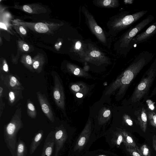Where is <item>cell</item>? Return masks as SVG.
I'll return each mask as SVG.
<instances>
[{
    "label": "cell",
    "instance_id": "1",
    "mask_svg": "<svg viewBox=\"0 0 156 156\" xmlns=\"http://www.w3.org/2000/svg\"><path fill=\"white\" fill-rule=\"evenodd\" d=\"M21 118V109L19 108L10 121L4 126L5 142L12 156H16L17 133L23 126Z\"/></svg>",
    "mask_w": 156,
    "mask_h": 156
},
{
    "label": "cell",
    "instance_id": "2",
    "mask_svg": "<svg viewBox=\"0 0 156 156\" xmlns=\"http://www.w3.org/2000/svg\"><path fill=\"white\" fill-rule=\"evenodd\" d=\"M154 18L153 16L149 15L135 26L131 27L118 41L117 44L119 47L124 50H129L133 39L143 28L152 21Z\"/></svg>",
    "mask_w": 156,
    "mask_h": 156
},
{
    "label": "cell",
    "instance_id": "3",
    "mask_svg": "<svg viewBox=\"0 0 156 156\" xmlns=\"http://www.w3.org/2000/svg\"><path fill=\"white\" fill-rule=\"evenodd\" d=\"M147 11H142L134 13L124 15L112 21L109 26L114 32H119L130 26L144 16Z\"/></svg>",
    "mask_w": 156,
    "mask_h": 156
},
{
    "label": "cell",
    "instance_id": "4",
    "mask_svg": "<svg viewBox=\"0 0 156 156\" xmlns=\"http://www.w3.org/2000/svg\"><path fill=\"white\" fill-rule=\"evenodd\" d=\"M83 11L92 32L101 42L104 44H107V39L104 31L98 25L93 16L84 8H83Z\"/></svg>",
    "mask_w": 156,
    "mask_h": 156
},
{
    "label": "cell",
    "instance_id": "5",
    "mask_svg": "<svg viewBox=\"0 0 156 156\" xmlns=\"http://www.w3.org/2000/svg\"><path fill=\"white\" fill-rule=\"evenodd\" d=\"M54 87L53 90L54 98L57 106L60 108H64V96L62 84L58 76H53Z\"/></svg>",
    "mask_w": 156,
    "mask_h": 156
},
{
    "label": "cell",
    "instance_id": "6",
    "mask_svg": "<svg viewBox=\"0 0 156 156\" xmlns=\"http://www.w3.org/2000/svg\"><path fill=\"white\" fill-rule=\"evenodd\" d=\"M37 97L42 110L48 119L52 122L55 119L51 106L46 97L39 91L37 93Z\"/></svg>",
    "mask_w": 156,
    "mask_h": 156
},
{
    "label": "cell",
    "instance_id": "7",
    "mask_svg": "<svg viewBox=\"0 0 156 156\" xmlns=\"http://www.w3.org/2000/svg\"><path fill=\"white\" fill-rule=\"evenodd\" d=\"M55 150V156H58L66 140L67 135L65 129L62 126L55 128L54 131Z\"/></svg>",
    "mask_w": 156,
    "mask_h": 156
},
{
    "label": "cell",
    "instance_id": "8",
    "mask_svg": "<svg viewBox=\"0 0 156 156\" xmlns=\"http://www.w3.org/2000/svg\"><path fill=\"white\" fill-rule=\"evenodd\" d=\"M154 72H150L147 76L138 85L135 93V100H139L146 92L154 78Z\"/></svg>",
    "mask_w": 156,
    "mask_h": 156
},
{
    "label": "cell",
    "instance_id": "9",
    "mask_svg": "<svg viewBox=\"0 0 156 156\" xmlns=\"http://www.w3.org/2000/svg\"><path fill=\"white\" fill-rule=\"evenodd\" d=\"M156 33V22L153 23L144 32L137 35L131 42L130 48L133 45L144 42Z\"/></svg>",
    "mask_w": 156,
    "mask_h": 156
},
{
    "label": "cell",
    "instance_id": "10",
    "mask_svg": "<svg viewBox=\"0 0 156 156\" xmlns=\"http://www.w3.org/2000/svg\"><path fill=\"white\" fill-rule=\"evenodd\" d=\"M54 131H51L46 138L42 149L41 156H51L55 141Z\"/></svg>",
    "mask_w": 156,
    "mask_h": 156
},
{
    "label": "cell",
    "instance_id": "11",
    "mask_svg": "<svg viewBox=\"0 0 156 156\" xmlns=\"http://www.w3.org/2000/svg\"><path fill=\"white\" fill-rule=\"evenodd\" d=\"M2 81L5 84L10 90H24V88L20 82L14 76L8 75L4 76Z\"/></svg>",
    "mask_w": 156,
    "mask_h": 156
},
{
    "label": "cell",
    "instance_id": "12",
    "mask_svg": "<svg viewBox=\"0 0 156 156\" xmlns=\"http://www.w3.org/2000/svg\"><path fill=\"white\" fill-rule=\"evenodd\" d=\"M90 134V129L89 126H87L82 131L75 145V151L80 150L87 143Z\"/></svg>",
    "mask_w": 156,
    "mask_h": 156
},
{
    "label": "cell",
    "instance_id": "13",
    "mask_svg": "<svg viewBox=\"0 0 156 156\" xmlns=\"http://www.w3.org/2000/svg\"><path fill=\"white\" fill-rule=\"evenodd\" d=\"M44 132L42 130H40L37 132L32 139L31 143L30 153V154H33L37 147L42 142Z\"/></svg>",
    "mask_w": 156,
    "mask_h": 156
},
{
    "label": "cell",
    "instance_id": "14",
    "mask_svg": "<svg viewBox=\"0 0 156 156\" xmlns=\"http://www.w3.org/2000/svg\"><path fill=\"white\" fill-rule=\"evenodd\" d=\"M22 91L10 90L8 95V103L11 106H13L20 99L23 98Z\"/></svg>",
    "mask_w": 156,
    "mask_h": 156
},
{
    "label": "cell",
    "instance_id": "15",
    "mask_svg": "<svg viewBox=\"0 0 156 156\" xmlns=\"http://www.w3.org/2000/svg\"><path fill=\"white\" fill-rule=\"evenodd\" d=\"M95 1V5L103 8H113L119 5L117 0H98Z\"/></svg>",
    "mask_w": 156,
    "mask_h": 156
},
{
    "label": "cell",
    "instance_id": "16",
    "mask_svg": "<svg viewBox=\"0 0 156 156\" xmlns=\"http://www.w3.org/2000/svg\"><path fill=\"white\" fill-rule=\"evenodd\" d=\"M121 132L124 137V140L123 143L125 147H133L140 152L139 148L136 144L135 140L130 135L125 131H123Z\"/></svg>",
    "mask_w": 156,
    "mask_h": 156
},
{
    "label": "cell",
    "instance_id": "17",
    "mask_svg": "<svg viewBox=\"0 0 156 156\" xmlns=\"http://www.w3.org/2000/svg\"><path fill=\"white\" fill-rule=\"evenodd\" d=\"M27 153V148L25 144L19 138L16 147V156H26Z\"/></svg>",
    "mask_w": 156,
    "mask_h": 156
},
{
    "label": "cell",
    "instance_id": "18",
    "mask_svg": "<svg viewBox=\"0 0 156 156\" xmlns=\"http://www.w3.org/2000/svg\"><path fill=\"white\" fill-rule=\"evenodd\" d=\"M138 119L141 129L145 133L147 130V117L144 110L142 111L141 114L138 116Z\"/></svg>",
    "mask_w": 156,
    "mask_h": 156
},
{
    "label": "cell",
    "instance_id": "19",
    "mask_svg": "<svg viewBox=\"0 0 156 156\" xmlns=\"http://www.w3.org/2000/svg\"><path fill=\"white\" fill-rule=\"evenodd\" d=\"M89 57L95 60H103L105 57L100 51L95 48L90 49L88 52Z\"/></svg>",
    "mask_w": 156,
    "mask_h": 156
},
{
    "label": "cell",
    "instance_id": "20",
    "mask_svg": "<svg viewBox=\"0 0 156 156\" xmlns=\"http://www.w3.org/2000/svg\"><path fill=\"white\" fill-rule=\"evenodd\" d=\"M27 108L28 116L32 119H35L37 115V111L34 105L30 99L27 100Z\"/></svg>",
    "mask_w": 156,
    "mask_h": 156
},
{
    "label": "cell",
    "instance_id": "21",
    "mask_svg": "<svg viewBox=\"0 0 156 156\" xmlns=\"http://www.w3.org/2000/svg\"><path fill=\"white\" fill-rule=\"evenodd\" d=\"M35 29L37 32L40 33H44L48 30V28L45 24L42 23H36L34 27Z\"/></svg>",
    "mask_w": 156,
    "mask_h": 156
},
{
    "label": "cell",
    "instance_id": "22",
    "mask_svg": "<svg viewBox=\"0 0 156 156\" xmlns=\"http://www.w3.org/2000/svg\"><path fill=\"white\" fill-rule=\"evenodd\" d=\"M139 150L142 156H151L150 150L147 144H144L142 145Z\"/></svg>",
    "mask_w": 156,
    "mask_h": 156
},
{
    "label": "cell",
    "instance_id": "23",
    "mask_svg": "<svg viewBox=\"0 0 156 156\" xmlns=\"http://www.w3.org/2000/svg\"><path fill=\"white\" fill-rule=\"evenodd\" d=\"M127 151L132 156H142L140 152L135 148L132 147H126Z\"/></svg>",
    "mask_w": 156,
    "mask_h": 156
},
{
    "label": "cell",
    "instance_id": "24",
    "mask_svg": "<svg viewBox=\"0 0 156 156\" xmlns=\"http://www.w3.org/2000/svg\"><path fill=\"white\" fill-rule=\"evenodd\" d=\"M149 119L151 125L156 127V115L154 113L150 112L148 114Z\"/></svg>",
    "mask_w": 156,
    "mask_h": 156
},
{
    "label": "cell",
    "instance_id": "25",
    "mask_svg": "<svg viewBox=\"0 0 156 156\" xmlns=\"http://www.w3.org/2000/svg\"><path fill=\"white\" fill-rule=\"evenodd\" d=\"M115 140L116 145L118 147L120 146L122 142H123L124 138L121 132L117 134Z\"/></svg>",
    "mask_w": 156,
    "mask_h": 156
},
{
    "label": "cell",
    "instance_id": "26",
    "mask_svg": "<svg viewBox=\"0 0 156 156\" xmlns=\"http://www.w3.org/2000/svg\"><path fill=\"white\" fill-rule=\"evenodd\" d=\"M74 48L76 51L78 53H79V52H80V55H82L81 51H83L82 48V44L80 41H78L76 42Z\"/></svg>",
    "mask_w": 156,
    "mask_h": 156
},
{
    "label": "cell",
    "instance_id": "27",
    "mask_svg": "<svg viewBox=\"0 0 156 156\" xmlns=\"http://www.w3.org/2000/svg\"><path fill=\"white\" fill-rule=\"evenodd\" d=\"M23 10L27 12L31 13L32 12V10L27 5H24L23 7Z\"/></svg>",
    "mask_w": 156,
    "mask_h": 156
},
{
    "label": "cell",
    "instance_id": "28",
    "mask_svg": "<svg viewBox=\"0 0 156 156\" xmlns=\"http://www.w3.org/2000/svg\"><path fill=\"white\" fill-rule=\"evenodd\" d=\"M26 62L27 64L29 65L32 64L33 62L31 57L30 55L27 56L26 58Z\"/></svg>",
    "mask_w": 156,
    "mask_h": 156
},
{
    "label": "cell",
    "instance_id": "29",
    "mask_svg": "<svg viewBox=\"0 0 156 156\" xmlns=\"http://www.w3.org/2000/svg\"><path fill=\"white\" fill-rule=\"evenodd\" d=\"M147 102L149 108L151 110H153L154 108V107L153 103L151 101L149 100H148L147 101Z\"/></svg>",
    "mask_w": 156,
    "mask_h": 156
},
{
    "label": "cell",
    "instance_id": "30",
    "mask_svg": "<svg viewBox=\"0 0 156 156\" xmlns=\"http://www.w3.org/2000/svg\"><path fill=\"white\" fill-rule=\"evenodd\" d=\"M71 89L73 91L77 92L79 91L80 88L76 84H74L72 86Z\"/></svg>",
    "mask_w": 156,
    "mask_h": 156
},
{
    "label": "cell",
    "instance_id": "31",
    "mask_svg": "<svg viewBox=\"0 0 156 156\" xmlns=\"http://www.w3.org/2000/svg\"><path fill=\"white\" fill-rule=\"evenodd\" d=\"M152 145L153 146L156 151V136L154 135L152 137Z\"/></svg>",
    "mask_w": 156,
    "mask_h": 156
},
{
    "label": "cell",
    "instance_id": "32",
    "mask_svg": "<svg viewBox=\"0 0 156 156\" xmlns=\"http://www.w3.org/2000/svg\"><path fill=\"white\" fill-rule=\"evenodd\" d=\"M110 111L109 110H107L103 114V116L106 117L108 116L110 114Z\"/></svg>",
    "mask_w": 156,
    "mask_h": 156
},
{
    "label": "cell",
    "instance_id": "33",
    "mask_svg": "<svg viewBox=\"0 0 156 156\" xmlns=\"http://www.w3.org/2000/svg\"><path fill=\"white\" fill-rule=\"evenodd\" d=\"M20 30L21 33L23 34H26V30L23 28L22 26H20Z\"/></svg>",
    "mask_w": 156,
    "mask_h": 156
},
{
    "label": "cell",
    "instance_id": "34",
    "mask_svg": "<svg viewBox=\"0 0 156 156\" xmlns=\"http://www.w3.org/2000/svg\"><path fill=\"white\" fill-rule=\"evenodd\" d=\"M126 123L129 126H132L133 125V122L131 120L129 119H126Z\"/></svg>",
    "mask_w": 156,
    "mask_h": 156
},
{
    "label": "cell",
    "instance_id": "35",
    "mask_svg": "<svg viewBox=\"0 0 156 156\" xmlns=\"http://www.w3.org/2000/svg\"><path fill=\"white\" fill-rule=\"evenodd\" d=\"M3 69L5 72H8V67L6 63H5L3 67Z\"/></svg>",
    "mask_w": 156,
    "mask_h": 156
},
{
    "label": "cell",
    "instance_id": "36",
    "mask_svg": "<svg viewBox=\"0 0 156 156\" xmlns=\"http://www.w3.org/2000/svg\"><path fill=\"white\" fill-rule=\"evenodd\" d=\"M80 70L78 68H76L75 69L73 73L75 75H78L80 73Z\"/></svg>",
    "mask_w": 156,
    "mask_h": 156
},
{
    "label": "cell",
    "instance_id": "37",
    "mask_svg": "<svg viewBox=\"0 0 156 156\" xmlns=\"http://www.w3.org/2000/svg\"><path fill=\"white\" fill-rule=\"evenodd\" d=\"M23 50L26 51H28L29 49V46L26 44H23Z\"/></svg>",
    "mask_w": 156,
    "mask_h": 156
},
{
    "label": "cell",
    "instance_id": "38",
    "mask_svg": "<svg viewBox=\"0 0 156 156\" xmlns=\"http://www.w3.org/2000/svg\"><path fill=\"white\" fill-rule=\"evenodd\" d=\"M0 27L1 28H2L4 29L5 30H7V28L6 27V26L4 23H0Z\"/></svg>",
    "mask_w": 156,
    "mask_h": 156
},
{
    "label": "cell",
    "instance_id": "39",
    "mask_svg": "<svg viewBox=\"0 0 156 156\" xmlns=\"http://www.w3.org/2000/svg\"><path fill=\"white\" fill-rule=\"evenodd\" d=\"M76 96L78 98H80L83 97V95L82 94L80 93H77L76 94Z\"/></svg>",
    "mask_w": 156,
    "mask_h": 156
},
{
    "label": "cell",
    "instance_id": "40",
    "mask_svg": "<svg viewBox=\"0 0 156 156\" xmlns=\"http://www.w3.org/2000/svg\"><path fill=\"white\" fill-rule=\"evenodd\" d=\"M125 3H132V0H125L124 1Z\"/></svg>",
    "mask_w": 156,
    "mask_h": 156
},
{
    "label": "cell",
    "instance_id": "41",
    "mask_svg": "<svg viewBox=\"0 0 156 156\" xmlns=\"http://www.w3.org/2000/svg\"><path fill=\"white\" fill-rule=\"evenodd\" d=\"M96 156H107L104 155H100Z\"/></svg>",
    "mask_w": 156,
    "mask_h": 156
},
{
    "label": "cell",
    "instance_id": "42",
    "mask_svg": "<svg viewBox=\"0 0 156 156\" xmlns=\"http://www.w3.org/2000/svg\"><path fill=\"white\" fill-rule=\"evenodd\" d=\"M62 44L61 43V42H60L59 43V45H61Z\"/></svg>",
    "mask_w": 156,
    "mask_h": 156
}]
</instances>
